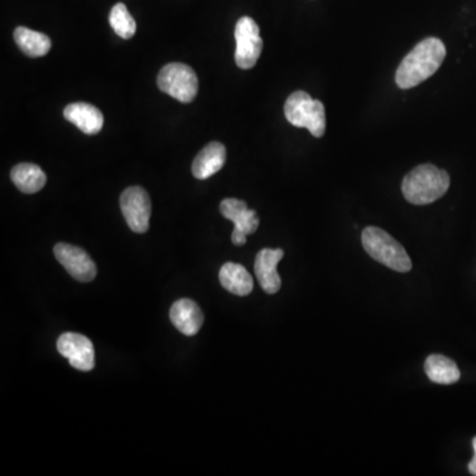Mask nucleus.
I'll return each instance as SVG.
<instances>
[{
	"instance_id": "f257e3e1",
	"label": "nucleus",
	"mask_w": 476,
	"mask_h": 476,
	"mask_svg": "<svg viewBox=\"0 0 476 476\" xmlns=\"http://www.w3.org/2000/svg\"><path fill=\"white\" fill-rule=\"evenodd\" d=\"M446 46L437 37L422 40L400 64L396 72L399 88L412 89L431 77L442 65Z\"/></svg>"
},
{
	"instance_id": "f03ea898",
	"label": "nucleus",
	"mask_w": 476,
	"mask_h": 476,
	"mask_svg": "<svg viewBox=\"0 0 476 476\" xmlns=\"http://www.w3.org/2000/svg\"><path fill=\"white\" fill-rule=\"evenodd\" d=\"M450 187V176L445 170L432 164H421L402 180V193L414 205L431 204L441 199Z\"/></svg>"
},
{
	"instance_id": "7ed1b4c3",
	"label": "nucleus",
	"mask_w": 476,
	"mask_h": 476,
	"mask_svg": "<svg viewBox=\"0 0 476 476\" xmlns=\"http://www.w3.org/2000/svg\"><path fill=\"white\" fill-rule=\"evenodd\" d=\"M362 246L373 260L394 272L406 273L412 270V260L399 241L377 226H368L362 236Z\"/></svg>"
},
{
	"instance_id": "20e7f679",
	"label": "nucleus",
	"mask_w": 476,
	"mask_h": 476,
	"mask_svg": "<svg viewBox=\"0 0 476 476\" xmlns=\"http://www.w3.org/2000/svg\"><path fill=\"white\" fill-rule=\"evenodd\" d=\"M284 117L295 127L307 129L315 138L326 133V109L321 101L313 100L309 93H293L284 104Z\"/></svg>"
},
{
	"instance_id": "39448f33",
	"label": "nucleus",
	"mask_w": 476,
	"mask_h": 476,
	"mask_svg": "<svg viewBox=\"0 0 476 476\" xmlns=\"http://www.w3.org/2000/svg\"><path fill=\"white\" fill-rule=\"evenodd\" d=\"M158 86L165 94L183 104L193 103L199 92V80L191 66L173 63L162 68L158 75Z\"/></svg>"
},
{
	"instance_id": "423d86ee",
	"label": "nucleus",
	"mask_w": 476,
	"mask_h": 476,
	"mask_svg": "<svg viewBox=\"0 0 476 476\" xmlns=\"http://www.w3.org/2000/svg\"><path fill=\"white\" fill-rule=\"evenodd\" d=\"M236 64L238 68L252 69L260 59L263 52V37L260 35V28L252 17L243 16L238 20L236 31Z\"/></svg>"
},
{
	"instance_id": "0eeeda50",
	"label": "nucleus",
	"mask_w": 476,
	"mask_h": 476,
	"mask_svg": "<svg viewBox=\"0 0 476 476\" xmlns=\"http://www.w3.org/2000/svg\"><path fill=\"white\" fill-rule=\"evenodd\" d=\"M121 211L127 225L135 233L149 231L151 200L142 187H130L121 194Z\"/></svg>"
},
{
	"instance_id": "6e6552de",
	"label": "nucleus",
	"mask_w": 476,
	"mask_h": 476,
	"mask_svg": "<svg viewBox=\"0 0 476 476\" xmlns=\"http://www.w3.org/2000/svg\"><path fill=\"white\" fill-rule=\"evenodd\" d=\"M220 212L225 219L234 223L232 243L237 246L246 243V236L254 233L260 226L257 212L249 209L245 202L238 199H225L220 204Z\"/></svg>"
},
{
	"instance_id": "1a4fd4ad",
	"label": "nucleus",
	"mask_w": 476,
	"mask_h": 476,
	"mask_svg": "<svg viewBox=\"0 0 476 476\" xmlns=\"http://www.w3.org/2000/svg\"><path fill=\"white\" fill-rule=\"evenodd\" d=\"M60 355L68 359L75 370L89 372L94 368V347L86 336L81 333L65 332L57 341Z\"/></svg>"
},
{
	"instance_id": "9d476101",
	"label": "nucleus",
	"mask_w": 476,
	"mask_h": 476,
	"mask_svg": "<svg viewBox=\"0 0 476 476\" xmlns=\"http://www.w3.org/2000/svg\"><path fill=\"white\" fill-rule=\"evenodd\" d=\"M55 255L64 269L80 283H90L97 275V266L84 249L69 243H57Z\"/></svg>"
},
{
	"instance_id": "9b49d317",
	"label": "nucleus",
	"mask_w": 476,
	"mask_h": 476,
	"mask_svg": "<svg viewBox=\"0 0 476 476\" xmlns=\"http://www.w3.org/2000/svg\"><path fill=\"white\" fill-rule=\"evenodd\" d=\"M283 249H263L255 257L254 272L260 286L268 294L280 292L281 281L277 265L283 258Z\"/></svg>"
},
{
	"instance_id": "f8f14e48",
	"label": "nucleus",
	"mask_w": 476,
	"mask_h": 476,
	"mask_svg": "<svg viewBox=\"0 0 476 476\" xmlns=\"http://www.w3.org/2000/svg\"><path fill=\"white\" fill-rule=\"evenodd\" d=\"M170 319L174 326L185 336H193L199 332L204 315L197 306L196 302L191 299H179L173 304L170 310Z\"/></svg>"
},
{
	"instance_id": "ddd939ff",
	"label": "nucleus",
	"mask_w": 476,
	"mask_h": 476,
	"mask_svg": "<svg viewBox=\"0 0 476 476\" xmlns=\"http://www.w3.org/2000/svg\"><path fill=\"white\" fill-rule=\"evenodd\" d=\"M64 118L75 124L84 134L94 135L103 130L104 115L93 104L75 103L64 109Z\"/></svg>"
},
{
	"instance_id": "4468645a",
	"label": "nucleus",
	"mask_w": 476,
	"mask_h": 476,
	"mask_svg": "<svg viewBox=\"0 0 476 476\" xmlns=\"http://www.w3.org/2000/svg\"><path fill=\"white\" fill-rule=\"evenodd\" d=\"M226 161V149L220 142L207 144L194 158L193 174L194 178L205 180L219 173Z\"/></svg>"
},
{
	"instance_id": "2eb2a0df",
	"label": "nucleus",
	"mask_w": 476,
	"mask_h": 476,
	"mask_svg": "<svg viewBox=\"0 0 476 476\" xmlns=\"http://www.w3.org/2000/svg\"><path fill=\"white\" fill-rule=\"evenodd\" d=\"M219 278L223 289L238 297H246L253 290V278L240 263H225L220 270Z\"/></svg>"
},
{
	"instance_id": "dca6fc26",
	"label": "nucleus",
	"mask_w": 476,
	"mask_h": 476,
	"mask_svg": "<svg viewBox=\"0 0 476 476\" xmlns=\"http://www.w3.org/2000/svg\"><path fill=\"white\" fill-rule=\"evenodd\" d=\"M11 180L23 193H36L45 188L46 176L39 165L20 164L11 171Z\"/></svg>"
},
{
	"instance_id": "f3484780",
	"label": "nucleus",
	"mask_w": 476,
	"mask_h": 476,
	"mask_svg": "<svg viewBox=\"0 0 476 476\" xmlns=\"http://www.w3.org/2000/svg\"><path fill=\"white\" fill-rule=\"evenodd\" d=\"M425 372L435 384L451 385L461 379V371L455 362L443 355L429 356L425 362Z\"/></svg>"
},
{
	"instance_id": "a211bd4d",
	"label": "nucleus",
	"mask_w": 476,
	"mask_h": 476,
	"mask_svg": "<svg viewBox=\"0 0 476 476\" xmlns=\"http://www.w3.org/2000/svg\"><path fill=\"white\" fill-rule=\"evenodd\" d=\"M14 39L23 54L30 57H43L51 51L52 42L42 32L32 31L27 27H17Z\"/></svg>"
},
{
	"instance_id": "6ab92c4d",
	"label": "nucleus",
	"mask_w": 476,
	"mask_h": 476,
	"mask_svg": "<svg viewBox=\"0 0 476 476\" xmlns=\"http://www.w3.org/2000/svg\"><path fill=\"white\" fill-rule=\"evenodd\" d=\"M110 25L113 30L122 39L129 40L134 36L136 32V25L134 17L127 10L124 3H117L110 11L109 16Z\"/></svg>"
},
{
	"instance_id": "aec40b11",
	"label": "nucleus",
	"mask_w": 476,
	"mask_h": 476,
	"mask_svg": "<svg viewBox=\"0 0 476 476\" xmlns=\"http://www.w3.org/2000/svg\"><path fill=\"white\" fill-rule=\"evenodd\" d=\"M470 474L476 476V454L474 452V458L469 463Z\"/></svg>"
},
{
	"instance_id": "412c9836",
	"label": "nucleus",
	"mask_w": 476,
	"mask_h": 476,
	"mask_svg": "<svg viewBox=\"0 0 476 476\" xmlns=\"http://www.w3.org/2000/svg\"><path fill=\"white\" fill-rule=\"evenodd\" d=\"M472 447H474V452L476 454V437L472 440Z\"/></svg>"
}]
</instances>
